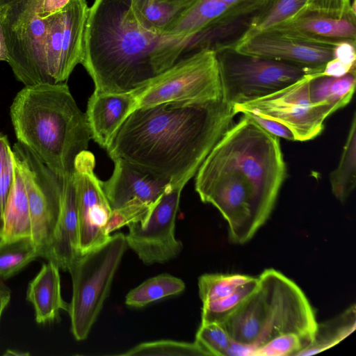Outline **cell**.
<instances>
[{"label": "cell", "mask_w": 356, "mask_h": 356, "mask_svg": "<svg viewBox=\"0 0 356 356\" xmlns=\"http://www.w3.org/2000/svg\"><path fill=\"white\" fill-rule=\"evenodd\" d=\"M331 190L334 197L344 202L356 184V114L354 113L347 138L337 168L330 173Z\"/></svg>", "instance_id": "obj_25"}, {"label": "cell", "mask_w": 356, "mask_h": 356, "mask_svg": "<svg viewBox=\"0 0 356 356\" xmlns=\"http://www.w3.org/2000/svg\"><path fill=\"white\" fill-rule=\"evenodd\" d=\"M10 300V295L0 296V320L1 315Z\"/></svg>", "instance_id": "obj_42"}, {"label": "cell", "mask_w": 356, "mask_h": 356, "mask_svg": "<svg viewBox=\"0 0 356 356\" xmlns=\"http://www.w3.org/2000/svg\"><path fill=\"white\" fill-rule=\"evenodd\" d=\"M113 161L111 176L106 181H102L112 211L130 204L152 206L171 185L122 159Z\"/></svg>", "instance_id": "obj_15"}, {"label": "cell", "mask_w": 356, "mask_h": 356, "mask_svg": "<svg viewBox=\"0 0 356 356\" xmlns=\"http://www.w3.org/2000/svg\"><path fill=\"white\" fill-rule=\"evenodd\" d=\"M228 20L233 19L228 17L227 8L222 1L198 0L177 15L165 28L163 34L191 40L200 33Z\"/></svg>", "instance_id": "obj_21"}, {"label": "cell", "mask_w": 356, "mask_h": 356, "mask_svg": "<svg viewBox=\"0 0 356 356\" xmlns=\"http://www.w3.org/2000/svg\"><path fill=\"white\" fill-rule=\"evenodd\" d=\"M13 155L11 147L8 152L0 175V205L3 213L13 183Z\"/></svg>", "instance_id": "obj_38"}, {"label": "cell", "mask_w": 356, "mask_h": 356, "mask_svg": "<svg viewBox=\"0 0 356 356\" xmlns=\"http://www.w3.org/2000/svg\"><path fill=\"white\" fill-rule=\"evenodd\" d=\"M10 115L17 142L58 176L72 175L76 157L92 138L86 113L66 82L24 86Z\"/></svg>", "instance_id": "obj_4"}, {"label": "cell", "mask_w": 356, "mask_h": 356, "mask_svg": "<svg viewBox=\"0 0 356 356\" xmlns=\"http://www.w3.org/2000/svg\"><path fill=\"white\" fill-rule=\"evenodd\" d=\"M95 158L87 150L76 157L73 180L79 224L81 254L105 243L111 237L107 227L112 209L95 173Z\"/></svg>", "instance_id": "obj_13"}, {"label": "cell", "mask_w": 356, "mask_h": 356, "mask_svg": "<svg viewBox=\"0 0 356 356\" xmlns=\"http://www.w3.org/2000/svg\"><path fill=\"white\" fill-rule=\"evenodd\" d=\"M235 115L233 106L222 98L137 108L106 149L112 160L122 159L172 186L184 187Z\"/></svg>", "instance_id": "obj_2"}, {"label": "cell", "mask_w": 356, "mask_h": 356, "mask_svg": "<svg viewBox=\"0 0 356 356\" xmlns=\"http://www.w3.org/2000/svg\"><path fill=\"white\" fill-rule=\"evenodd\" d=\"M63 19L61 10L48 17L44 40V65L47 84L63 83L60 74Z\"/></svg>", "instance_id": "obj_31"}, {"label": "cell", "mask_w": 356, "mask_h": 356, "mask_svg": "<svg viewBox=\"0 0 356 356\" xmlns=\"http://www.w3.org/2000/svg\"><path fill=\"white\" fill-rule=\"evenodd\" d=\"M250 116L254 122H256L261 127L270 134L284 139L295 141L292 132L284 125L273 120L263 118L251 113H243Z\"/></svg>", "instance_id": "obj_39"}, {"label": "cell", "mask_w": 356, "mask_h": 356, "mask_svg": "<svg viewBox=\"0 0 356 356\" xmlns=\"http://www.w3.org/2000/svg\"><path fill=\"white\" fill-rule=\"evenodd\" d=\"M189 43L144 28L131 0H95L89 8L81 64L95 90L129 92L170 67Z\"/></svg>", "instance_id": "obj_3"}, {"label": "cell", "mask_w": 356, "mask_h": 356, "mask_svg": "<svg viewBox=\"0 0 356 356\" xmlns=\"http://www.w3.org/2000/svg\"><path fill=\"white\" fill-rule=\"evenodd\" d=\"M185 287L182 280L162 273L146 280L131 289L125 297V304L135 308L143 307L164 298L178 295Z\"/></svg>", "instance_id": "obj_28"}, {"label": "cell", "mask_w": 356, "mask_h": 356, "mask_svg": "<svg viewBox=\"0 0 356 356\" xmlns=\"http://www.w3.org/2000/svg\"><path fill=\"white\" fill-rule=\"evenodd\" d=\"M127 248L125 235L118 233L103 245L81 254L70 266L72 296L67 312L76 340L88 337L108 296Z\"/></svg>", "instance_id": "obj_6"}, {"label": "cell", "mask_w": 356, "mask_h": 356, "mask_svg": "<svg viewBox=\"0 0 356 356\" xmlns=\"http://www.w3.org/2000/svg\"><path fill=\"white\" fill-rule=\"evenodd\" d=\"M312 74L272 94L236 104L234 111L236 115L251 113L278 122L292 132L295 141L312 140L322 133L330 116L310 101L309 81Z\"/></svg>", "instance_id": "obj_11"}, {"label": "cell", "mask_w": 356, "mask_h": 356, "mask_svg": "<svg viewBox=\"0 0 356 356\" xmlns=\"http://www.w3.org/2000/svg\"><path fill=\"white\" fill-rule=\"evenodd\" d=\"M214 51L222 98L233 106L277 92L308 74L320 72L242 53L230 44L221 46Z\"/></svg>", "instance_id": "obj_7"}, {"label": "cell", "mask_w": 356, "mask_h": 356, "mask_svg": "<svg viewBox=\"0 0 356 356\" xmlns=\"http://www.w3.org/2000/svg\"><path fill=\"white\" fill-rule=\"evenodd\" d=\"M25 184L31 223V238L40 257L47 259L60 216L63 179L19 142L12 147Z\"/></svg>", "instance_id": "obj_10"}, {"label": "cell", "mask_w": 356, "mask_h": 356, "mask_svg": "<svg viewBox=\"0 0 356 356\" xmlns=\"http://www.w3.org/2000/svg\"><path fill=\"white\" fill-rule=\"evenodd\" d=\"M89 7L86 0H70L61 10L63 19L60 74L66 82L74 67L81 64Z\"/></svg>", "instance_id": "obj_20"}, {"label": "cell", "mask_w": 356, "mask_h": 356, "mask_svg": "<svg viewBox=\"0 0 356 356\" xmlns=\"http://www.w3.org/2000/svg\"><path fill=\"white\" fill-rule=\"evenodd\" d=\"M257 278L254 291L221 323L232 341L254 351L275 337L295 334L309 345L317 321L302 290L273 268L266 269Z\"/></svg>", "instance_id": "obj_5"}, {"label": "cell", "mask_w": 356, "mask_h": 356, "mask_svg": "<svg viewBox=\"0 0 356 356\" xmlns=\"http://www.w3.org/2000/svg\"><path fill=\"white\" fill-rule=\"evenodd\" d=\"M44 1L0 0L7 63L24 86L47 84L44 49L48 17H40Z\"/></svg>", "instance_id": "obj_8"}, {"label": "cell", "mask_w": 356, "mask_h": 356, "mask_svg": "<svg viewBox=\"0 0 356 356\" xmlns=\"http://www.w3.org/2000/svg\"><path fill=\"white\" fill-rule=\"evenodd\" d=\"M355 22L353 17H334L305 12L268 30L303 41L334 47L344 42L356 43Z\"/></svg>", "instance_id": "obj_16"}, {"label": "cell", "mask_w": 356, "mask_h": 356, "mask_svg": "<svg viewBox=\"0 0 356 356\" xmlns=\"http://www.w3.org/2000/svg\"><path fill=\"white\" fill-rule=\"evenodd\" d=\"M226 6L228 17L237 19L252 17L261 10L269 0H220Z\"/></svg>", "instance_id": "obj_37"}, {"label": "cell", "mask_w": 356, "mask_h": 356, "mask_svg": "<svg viewBox=\"0 0 356 356\" xmlns=\"http://www.w3.org/2000/svg\"><path fill=\"white\" fill-rule=\"evenodd\" d=\"M137 101L135 91L108 93L94 90L86 113L91 138L106 149L117 129L136 108Z\"/></svg>", "instance_id": "obj_17"}, {"label": "cell", "mask_w": 356, "mask_h": 356, "mask_svg": "<svg viewBox=\"0 0 356 356\" xmlns=\"http://www.w3.org/2000/svg\"><path fill=\"white\" fill-rule=\"evenodd\" d=\"M356 327V306L351 305L336 316L318 323L312 342L296 356L312 355L324 351L339 343Z\"/></svg>", "instance_id": "obj_24"}, {"label": "cell", "mask_w": 356, "mask_h": 356, "mask_svg": "<svg viewBox=\"0 0 356 356\" xmlns=\"http://www.w3.org/2000/svg\"><path fill=\"white\" fill-rule=\"evenodd\" d=\"M305 12L334 17H355V0H308Z\"/></svg>", "instance_id": "obj_36"}, {"label": "cell", "mask_w": 356, "mask_h": 356, "mask_svg": "<svg viewBox=\"0 0 356 356\" xmlns=\"http://www.w3.org/2000/svg\"><path fill=\"white\" fill-rule=\"evenodd\" d=\"M135 16L146 29L163 34L165 28L193 3L185 1L131 0Z\"/></svg>", "instance_id": "obj_26"}, {"label": "cell", "mask_w": 356, "mask_h": 356, "mask_svg": "<svg viewBox=\"0 0 356 356\" xmlns=\"http://www.w3.org/2000/svg\"><path fill=\"white\" fill-rule=\"evenodd\" d=\"M195 341L209 356H227V351L233 343L225 327L218 323L201 324L196 333Z\"/></svg>", "instance_id": "obj_34"}, {"label": "cell", "mask_w": 356, "mask_h": 356, "mask_svg": "<svg viewBox=\"0 0 356 356\" xmlns=\"http://www.w3.org/2000/svg\"><path fill=\"white\" fill-rule=\"evenodd\" d=\"M307 2L308 0H269L252 17L247 30L239 39L268 30L300 16L305 12Z\"/></svg>", "instance_id": "obj_27"}, {"label": "cell", "mask_w": 356, "mask_h": 356, "mask_svg": "<svg viewBox=\"0 0 356 356\" xmlns=\"http://www.w3.org/2000/svg\"><path fill=\"white\" fill-rule=\"evenodd\" d=\"M257 277H254L230 295L202 303L201 324L222 323L250 296L257 287Z\"/></svg>", "instance_id": "obj_30"}, {"label": "cell", "mask_w": 356, "mask_h": 356, "mask_svg": "<svg viewBox=\"0 0 356 356\" xmlns=\"http://www.w3.org/2000/svg\"><path fill=\"white\" fill-rule=\"evenodd\" d=\"M11 295L10 288L4 284L3 280H0V296Z\"/></svg>", "instance_id": "obj_43"}, {"label": "cell", "mask_w": 356, "mask_h": 356, "mask_svg": "<svg viewBox=\"0 0 356 356\" xmlns=\"http://www.w3.org/2000/svg\"><path fill=\"white\" fill-rule=\"evenodd\" d=\"M124 356H209L196 341L193 343L175 340H158L138 344Z\"/></svg>", "instance_id": "obj_32"}, {"label": "cell", "mask_w": 356, "mask_h": 356, "mask_svg": "<svg viewBox=\"0 0 356 356\" xmlns=\"http://www.w3.org/2000/svg\"><path fill=\"white\" fill-rule=\"evenodd\" d=\"M8 53L6 44L3 30L0 24V61L8 62Z\"/></svg>", "instance_id": "obj_41"}, {"label": "cell", "mask_w": 356, "mask_h": 356, "mask_svg": "<svg viewBox=\"0 0 356 356\" xmlns=\"http://www.w3.org/2000/svg\"><path fill=\"white\" fill-rule=\"evenodd\" d=\"M134 91L136 108L170 102L202 104L220 100L222 88L215 51L204 49L188 54Z\"/></svg>", "instance_id": "obj_9"}, {"label": "cell", "mask_w": 356, "mask_h": 356, "mask_svg": "<svg viewBox=\"0 0 356 356\" xmlns=\"http://www.w3.org/2000/svg\"><path fill=\"white\" fill-rule=\"evenodd\" d=\"M62 179L61 210L47 260L55 263L60 269L68 271L70 266L81 254L79 224L73 176L63 177Z\"/></svg>", "instance_id": "obj_18"}, {"label": "cell", "mask_w": 356, "mask_h": 356, "mask_svg": "<svg viewBox=\"0 0 356 356\" xmlns=\"http://www.w3.org/2000/svg\"><path fill=\"white\" fill-rule=\"evenodd\" d=\"M234 47L245 54L293 64L322 72L334 47L303 41L267 30L238 40Z\"/></svg>", "instance_id": "obj_14"}, {"label": "cell", "mask_w": 356, "mask_h": 356, "mask_svg": "<svg viewBox=\"0 0 356 356\" xmlns=\"http://www.w3.org/2000/svg\"><path fill=\"white\" fill-rule=\"evenodd\" d=\"M307 345L308 343L297 334H283L254 349L252 356H296Z\"/></svg>", "instance_id": "obj_35"}, {"label": "cell", "mask_w": 356, "mask_h": 356, "mask_svg": "<svg viewBox=\"0 0 356 356\" xmlns=\"http://www.w3.org/2000/svg\"><path fill=\"white\" fill-rule=\"evenodd\" d=\"M38 257L40 254L31 237L0 238V280L10 278Z\"/></svg>", "instance_id": "obj_29"}, {"label": "cell", "mask_w": 356, "mask_h": 356, "mask_svg": "<svg viewBox=\"0 0 356 356\" xmlns=\"http://www.w3.org/2000/svg\"><path fill=\"white\" fill-rule=\"evenodd\" d=\"M11 148L8 137L0 133V175L8 150ZM3 230V211L0 205V238L2 237Z\"/></svg>", "instance_id": "obj_40"}, {"label": "cell", "mask_w": 356, "mask_h": 356, "mask_svg": "<svg viewBox=\"0 0 356 356\" xmlns=\"http://www.w3.org/2000/svg\"><path fill=\"white\" fill-rule=\"evenodd\" d=\"M58 266L51 261L44 263L29 282L26 299L32 304L38 323L45 324L60 318V310L69 309L61 296Z\"/></svg>", "instance_id": "obj_19"}, {"label": "cell", "mask_w": 356, "mask_h": 356, "mask_svg": "<svg viewBox=\"0 0 356 356\" xmlns=\"http://www.w3.org/2000/svg\"><path fill=\"white\" fill-rule=\"evenodd\" d=\"M13 161V183L3 213V230L1 238L3 239L31 237V217L24 178L14 157Z\"/></svg>", "instance_id": "obj_23"}, {"label": "cell", "mask_w": 356, "mask_h": 356, "mask_svg": "<svg viewBox=\"0 0 356 356\" xmlns=\"http://www.w3.org/2000/svg\"><path fill=\"white\" fill-rule=\"evenodd\" d=\"M183 188L181 186L170 185L143 220L127 225V247L145 265L169 261L183 249L181 241L175 237L176 216Z\"/></svg>", "instance_id": "obj_12"}, {"label": "cell", "mask_w": 356, "mask_h": 356, "mask_svg": "<svg viewBox=\"0 0 356 356\" xmlns=\"http://www.w3.org/2000/svg\"><path fill=\"white\" fill-rule=\"evenodd\" d=\"M356 83V70L341 76L312 74L309 81V94L312 104L325 110L330 115L350 103Z\"/></svg>", "instance_id": "obj_22"}, {"label": "cell", "mask_w": 356, "mask_h": 356, "mask_svg": "<svg viewBox=\"0 0 356 356\" xmlns=\"http://www.w3.org/2000/svg\"><path fill=\"white\" fill-rule=\"evenodd\" d=\"M195 175L202 202L221 213L232 243H245L270 217L286 175L280 138L243 114Z\"/></svg>", "instance_id": "obj_1"}, {"label": "cell", "mask_w": 356, "mask_h": 356, "mask_svg": "<svg viewBox=\"0 0 356 356\" xmlns=\"http://www.w3.org/2000/svg\"><path fill=\"white\" fill-rule=\"evenodd\" d=\"M253 278L242 274H204L198 278L200 298L204 303L226 297Z\"/></svg>", "instance_id": "obj_33"}]
</instances>
